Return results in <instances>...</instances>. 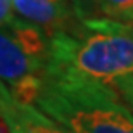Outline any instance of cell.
<instances>
[{
    "label": "cell",
    "instance_id": "7",
    "mask_svg": "<svg viewBox=\"0 0 133 133\" xmlns=\"http://www.w3.org/2000/svg\"><path fill=\"white\" fill-rule=\"evenodd\" d=\"M133 7V0H99L97 17L119 19Z\"/></svg>",
    "mask_w": 133,
    "mask_h": 133
},
{
    "label": "cell",
    "instance_id": "5",
    "mask_svg": "<svg viewBox=\"0 0 133 133\" xmlns=\"http://www.w3.org/2000/svg\"><path fill=\"white\" fill-rule=\"evenodd\" d=\"M12 10L16 16L40 26L45 33L74 30L76 16L73 12L71 0H12Z\"/></svg>",
    "mask_w": 133,
    "mask_h": 133
},
{
    "label": "cell",
    "instance_id": "1",
    "mask_svg": "<svg viewBox=\"0 0 133 133\" xmlns=\"http://www.w3.org/2000/svg\"><path fill=\"white\" fill-rule=\"evenodd\" d=\"M31 102L73 133H133V112L107 83L42 74Z\"/></svg>",
    "mask_w": 133,
    "mask_h": 133
},
{
    "label": "cell",
    "instance_id": "9",
    "mask_svg": "<svg viewBox=\"0 0 133 133\" xmlns=\"http://www.w3.org/2000/svg\"><path fill=\"white\" fill-rule=\"evenodd\" d=\"M71 5H73V12L78 21L97 17L99 0H71Z\"/></svg>",
    "mask_w": 133,
    "mask_h": 133
},
{
    "label": "cell",
    "instance_id": "11",
    "mask_svg": "<svg viewBox=\"0 0 133 133\" xmlns=\"http://www.w3.org/2000/svg\"><path fill=\"white\" fill-rule=\"evenodd\" d=\"M114 21H123V23H133V7L126 12V14H123L119 19H114Z\"/></svg>",
    "mask_w": 133,
    "mask_h": 133
},
{
    "label": "cell",
    "instance_id": "6",
    "mask_svg": "<svg viewBox=\"0 0 133 133\" xmlns=\"http://www.w3.org/2000/svg\"><path fill=\"white\" fill-rule=\"evenodd\" d=\"M79 23L85 28H90V30L121 33L133 40V23H123V21H114V19H107V17H88V19H83Z\"/></svg>",
    "mask_w": 133,
    "mask_h": 133
},
{
    "label": "cell",
    "instance_id": "4",
    "mask_svg": "<svg viewBox=\"0 0 133 133\" xmlns=\"http://www.w3.org/2000/svg\"><path fill=\"white\" fill-rule=\"evenodd\" d=\"M0 119L7 133H73L64 124L45 114L33 102L16 99L0 81Z\"/></svg>",
    "mask_w": 133,
    "mask_h": 133
},
{
    "label": "cell",
    "instance_id": "2",
    "mask_svg": "<svg viewBox=\"0 0 133 133\" xmlns=\"http://www.w3.org/2000/svg\"><path fill=\"white\" fill-rule=\"evenodd\" d=\"M133 71V40L126 35L85 28L55 31L49 36L43 74L59 79L112 85Z\"/></svg>",
    "mask_w": 133,
    "mask_h": 133
},
{
    "label": "cell",
    "instance_id": "10",
    "mask_svg": "<svg viewBox=\"0 0 133 133\" xmlns=\"http://www.w3.org/2000/svg\"><path fill=\"white\" fill-rule=\"evenodd\" d=\"M16 14L12 10V0H0V24L7 23Z\"/></svg>",
    "mask_w": 133,
    "mask_h": 133
},
{
    "label": "cell",
    "instance_id": "8",
    "mask_svg": "<svg viewBox=\"0 0 133 133\" xmlns=\"http://www.w3.org/2000/svg\"><path fill=\"white\" fill-rule=\"evenodd\" d=\"M111 87L118 92V95L123 99V102L128 105V109L133 112V71L128 74H124V76H121V78H118L116 81H112Z\"/></svg>",
    "mask_w": 133,
    "mask_h": 133
},
{
    "label": "cell",
    "instance_id": "3",
    "mask_svg": "<svg viewBox=\"0 0 133 133\" xmlns=\"http://www.w3.org/2000/svg\"><path fill=\"white\" fill-rule=\"evenodd\" d=\"M49 59V35L40 26L14 16L0 24V81L17 88L40 78Z\"/></svg>",
    "mask_w": 133,
    "mask_h": 133
}]
</instances>
